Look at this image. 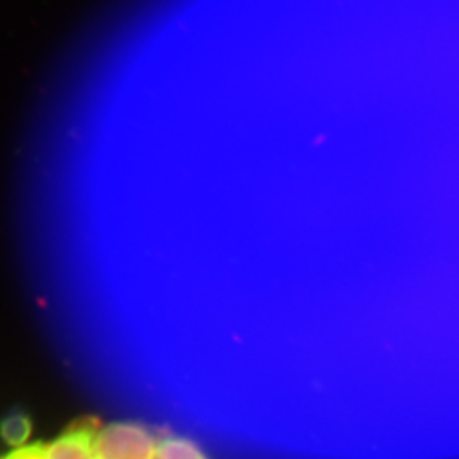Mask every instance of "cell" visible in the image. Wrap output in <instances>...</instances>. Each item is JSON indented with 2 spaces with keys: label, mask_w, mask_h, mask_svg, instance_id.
I'll return each mask as SVG.
<instances>
[{
  "label": "cell",
  "mask_w": 459,
  "mask_h": 459,
  "mask_svg": "<svg viewBox=\"0 0 459 459\" xmlns=\"http://www.w3.org/2000/svg\"><path fill=\"white\" fill-rule=\"evenodd\" d=\"M160 437L146 425L115 422L99 429L96 459H157Z\"/></svg>",
  "instance_id": "6da1fadb"
},
{
  "label": "cell",
  "mask_w": 459,
  "mask_h": 459,
  "mask_svg": "<svg viewBox=\"0 0 459 459\" xmlns=\"http://www.w3.org/2000/svg\"><path fill=\"white\" fill-rule=\"evenodd\" d=\"M99 429L98 420H78L47 447L45 459H96L94 443Z\"/></svg>",
  "instance_id": "7a4b0ae2"
},
{
  "label": "cell",
  "mask_w": 459,
  "mask_h": 459,
  "mask_svg": "<svg viewBox=\"0 0 459 459\" xmlns=\"http://www.w3.org/2000/svg\"><path fill=\"white\" fill-rule=\"evenodd\" d=\"M31 434V420L22 411H13L0 422V437L6 445L22 447Z\"/></svg>",
  "instance_id": "3957f363"
},
{
  "label": "cell",
  "mask_w": 459,
  "mask_h": 459,
  "mask_svg": "<svg viewBox=\"0 0 459 459\" xmlns=\"http://www.w3.org/2000/svg\"><path fill=\"white\" fill-rule=\"evenodd\" d=\"M157 459H208L195 442L179 436L160 437Z\"/></svg>",
  "instance_id": "277c9868"
},
{
  "label": "cell",
  "mask_w": 459,
  "mask_h": 459,
  "mask_svg": "<svg viewBox=\"0 0 459 459\" xmlns=\"http://www.w3.org/2000/svg\"><path fill=\"white\" fill-rule=\"evenodd\" d=\"M47 456V446L42 443H35L30 446L20 447L17 451L11 452L4 459H45Z\"/></svg>",
  "instance_id": "5b68a950"
}]
</instances>
